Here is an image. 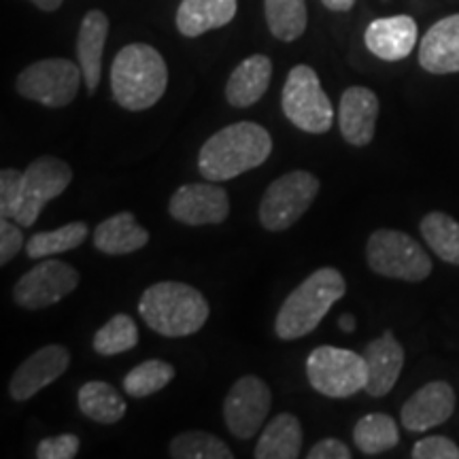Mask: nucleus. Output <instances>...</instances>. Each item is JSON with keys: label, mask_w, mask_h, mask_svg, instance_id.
I'll return each instance as SVG.
<instances>
[{"label": "nucleus", "mask_w": 459, "mask_h": 459, "mask_svg": "<svg viewBox=\"0 0 459 459\" xmlns=\"http://www.w3.org/2000/svg\"><path fill=\"white\" fill-rule=\"evenodd\" d=\"M149 243V232L130 211L108 217L94 230V247L107 255H128Z\"/></svg>", "instance_id": "5701e85b"}, {"label": "nucleus", "mask_w": 459, "mask_h": 459, "mask_svg": "<svg viewBox=\"0 0 459 459\" xmlns=\"http://www.w3.org/2000/svg\"><path fill=\"white\" fill-rule=\"evenodd\" d=\"M108 37V17L99 9L85 13L77 34V60L83 73V82L90 94H94L100 83L102 51Z\"/></svg>", "instance_id": "aec40b11"}, {"label": "nucleus", "mask_w": 459, "mask_h": 459, "mask_svg": "<svg viewBox=\"0 0 459 459\" xmlns=\"http://www.w3.org/2000/svg\"><path fill=\"white\" fill-rule=\"evenodd\" d=\"M364 359L368 366L366 392L372 398H383L398 383L402 366H404V349L394 336V332H383V336L375 338L366 347Z\"/></svg>", "instance_id": "a211bd4d"}, {"label": "nucleus", "mask_w": 459, "mask_h": 459, "mask_svg": "<svg viewBox=\"0 0 459 459\" xmlns=\"http://www.w3.org/2000/svg\"><path fill=\"white\" fill-rule=\"evenodd\" d=\"M308 459H351V451L338 438H324L308 451Z\"/></svg>", "instance_id": "e433bc0d"}, {"label": "nucleus", "mask_w": 459, "mask_h": 459, "mask_svg": "<svg viewBox=\"0 0 459 459\" xmlns=\"http://www.w3.org/2000/svg\"><path fill=\"white\" fill-rule=\"evenodd\" d=\"M82 68L65 57L34 62L17 77V94L28 100L41 102L43 107L60 108L77 99Z\"/></svg>", "instance_id": "1a4fd4ad"}, {"label": "nucleus", "mask_w": 459, "mask_h": 459, "mask_svg": "<svg viewBox=\"0 0 459 459\" xmlns=\"http://www.w3.org/2000/svg\"><path fill=\"white\" fill-rule=\"evenodd\" d=\"M273 153V139L264 126L238 122L215 132L200 149L198 170L209 181L237 179L257 169Z\"/></svg>", "instance_id": "f257e3e1"}, {"label": "nucleus", "mask_w": 459, "mask_h": 459, "mask_svg": "<svg viewBox=\"0 0 459 459\" xmlns=\"http://www.w3.org/2000/svg\"><path fill=\"white\" fill-rule=\"evenodd\" d=\"M273 77L271 57L255 54L234 68L226 83V100L237 108L255 105L266 94Z\"/></svg>", "instance_id": "412c9836"}, {"label": "nucleus", "mask_w": 459, "mask_h": 459, "mask_svg": "<svg viewBox=\"0 0 459 459\" xmlns=\"http://www.w3.org/2000/svg\"><path fill=\"white\" fill-rule=\"evenodd\" d=\"M175 375L177 372L169 361L147 359L126 375L124 392L130 398H147V395L162 392L172 378H175Z\"/></svg>", "instance_id": "7c9ffc66"}, {"label": "nucleus", "mask_w": 459, "mask_h": 459, "mask_svg": "<svg viewBox=\"0 0 459 459\" xmlns=\"http://www.w3.org/2000/svg\"><path fill=\"white\" fill-rule=\"evenodd\" d=\"M347 291L344 277L336 268H319L281 304L274 332L281 341H296L317 328L330 308Z\"/></svg>", "instance_id": "20e7f679"}, {"label": "nucleus", "mask_w": 459, "mask_h": 459, "mask_svg": "<svg viewBox=\"0 0 459 459\" xmlns=\"http://www.w3.org/2000/svg\"><path fill=\"white\" fill-rule=\"evenodd\" d=\"M237 15V0H181L177 9V28L183 37L200 34L230 24Z\"/></svg>", "instance_id": "4be33fe9"}, {"label": "nucleus", "mask_w": 459, "mask_h": 459, "mask_svg": "<svg viewBox=\"0 0 459 459\" xmlns=\"http://www.w3.org/2000/svg\"><path fill=\"white\" fill-rule=\"evenodd\" d=\"M79 273L71 264L60 260H45L30 268L13 287V298L22 308L39 311L60 302L77 290Z\"/></svg>", "instance_id": "f8f14e48"}, {"label": "nucleus", "mask_w": 459, "mask_h": 459, "mask_svg": "<svg viewBox=\"0 0 459 459\" xmlns=\"http://www.w3.org/2000/svg\"><path fill=\"white\" fill-rule=\"evenodd\" d=\"M79 409L91 421L111 423L122 421L126 415V400L122 394L117 392L113 385H108L105 381H90L79 389Z\"/></svg>", "instance_id": "393cba45"}, {"label": "nucleus", "mask_w": 459, "mask_h": 459, "mask_svg": "<svg viewBox=\"0 0 459 459\" xmlns=\"http://www.w3.org/2000/svg\"><path fill=\"white\" fill-rule=\"evenodd\" d=\"M139 344V328H136L134 319L128 315L119 313L107 321L102 328L94 334L91 347L99 355L111 358V355L126 353Z\"/></svg>", "instance_id": "c756f323"}, {"label": "nucleus", "mask_w": 459, "mask_h": 459, "mask_svg": "<svg viewBox=\"0 0 459 459\" xmlns=\"http://www.w3.org/2000/svg\"><path fill=\"white\" fill-rule=\"evenodd\" d=\"M68 366H71L68 349L62 347V344H48V347L32 353L15 370L9 383V395L15 402L30 400L32 395H37L41 389L51 385V383L65 375Z\"/></svg>", "instance_id": "4468645a"}, {"label": "nucleus", "mask_w": 459, "mask_h": 459, "mask_svg": "<svg viewBox=\"0 0 459 459\" xmlns=\"http://www.w3.org/2000/svg\"><path fill=\"white\" fill-rule=\"evenodd\" d=\"M325 9L330 11H338V13H344V11H351L355 0H321Z\"/></svg>", "instance_id": "4c0bfd02"}, {"label": "nucleus", "mask_w": 459, "mask_h": 459, "mask_svg": "<svg viewBox=\"0 0 459 459\" xmlns=\"http://www.w3.org/2000/svg\"><path fill=\"white\" fill-rule=\"evenodd\" d=\"M22 175L24 172L4 169L0 172V215L13 220L17 203H20V192H22Z\"/></svg>", "instance_id": "473e14b6"}, {"label": "nucleus", "mask_w": 459, "mask_h": 459, "mask_svg": "<svg viewBox=\"0 0 459 459\" xmlns=\"http://www.w3.org/2000/svg\"><path fill=\"white\" fill-rule=\"evenodd\" d=\"M273 406V394L260 377L238 378L223 400V419L230 434L249 440L260 432Z\"/></svg>", "instance_id": "9b49d317"}, {"label": "nucleus", "mask_w": 459, "mask_h": 459, "mask_svg": "<svg viewBox=\"0 0 459 459\" xmlns=\"http://www.w3.org/2000/svg\"><path fill=\"white\" fill-rule=\"evenodd\" d=\"M22 247H24L22 226L15 220L3 217V220H0V264H9L17 254H20Z\"/></svg>", "instance_id": "c9c22d12"}, {"label": "nucleus", "mask_w": 459, "mask_h": 459, "mask_svg": "<svg viewBox=\"0 0 459 459\" xmlns=\"http://www.w3.org/2000/svg\"><path fill=\"white\" fill-rule=\"evenodd\" d=\"M307 377L315 392L325 398H349L368 383L364 355L338 347H317L307 359Z\"/></svg>", "instance_id": "0eeeda50"}, {"label": "nucleus", "mask_w": 459, "mask_h": 459, "mask_svg": "<svg viewBox=\"0 0 459 459\" xmlns=\"http://www.w3.org/2000/svg\"><path fill=\"white\" fill-rule=\"evenodd\" d=\"M366 260L372 273L409 283H419L432 273L428 251L400 230L383 228L372 232L366 245Z\"/></svg>", "instance_id": "39448f33"}, {"label": "nucleus", "mask_w": 459, "mask_h": 459, "mask_svg": "<svg viewBox=\"0 0 459 459\" xmlns=\"http://www.w3.org/2000/svg\"><path fill=\"white\" fill-rule=\"evenodd\" d=\"M319 194V179L307 170H294L274 179L260 203V223L271 232H283L307 213Z\"/></svg>", "instance_id": "6e6552de"}, {"label": "nucleus", "mask_w": 459, "mask_h": 459, "mask_svg": "<svg viewBox=\"0 0 459 459\" xmlns=\"http://www.w3.org/2000/svg\"><path fill=\"white\" fill-rule=\"evenodd\" d=\"M455 411V392L446 381H432L412 394L402 406V426L409 432H428Z\"/></svg>", "instance_id": "2eb2a0df"}, {"label": "nucleus", "mask_w": 459, "mask_h": 459, "mask_svg": "<svg viewBox=\"0 0 459 459\" xmlns=\"http://www.w3.org/2000/svg\"><path fill=\"white\" fill-rule=\"evenodd\" d=\"M175 459H232V451L223 440L209 432H186L170 443Z\"/></svg>", "instance_id": "2f4dec72"}, {"label": "nucleus", "mask_w": 459, "mask_h": 459, "mask_svg": "<svg viewBox=\"0 0 459 459\" xmlns=\"http://www.w3.org/2000/svg\"><path fill=\"white\" fill-rule=\"evenodd\" d=\"M302 451V426L291 412L274 417L257 440L254 455L257 459H296Z\"/></svg>", "instance_id": "b1692460"}, {"label": "nucleus", "mask_w": 459, "mask_h": 459, "mask_svg": "<svg viewBox=\"0 0 459 459\" xmlns=\"http://www.w3.org/2000/svg\"><path fill=\"white\" fill-rule=\"evenodd\" d=\"M421 234L440 260L459 266V221L440 211H432L423 217Z\"/></svg>", "instance_id": "c85d7f7f"}, {"label": "nucleus", "mask_w": 459, "mask_h": 459, "mask_svg": "<svg viewBox=\"0 0 459 459\" xmlns=\"http://www.w3.org/2000/svg\"><path fill=\"white\" fill-rule=\"evenodd\" d=\"M73 170L71 166L62 160L43 156L28 166L22 175V192L20 203L13 220L22 228L34 226V221L41 215L43 206L65 194V189L71 186Z\"/></svg>", "instance_id": "9d476101"}, {"label": "nucleus", "mask_w": 459, "mask_h": 459, "mask_svg": "<svg viewBox=\"0 0 459 459\" xmlns=\"http://www.w3.org/2000/svg\"><path fill=\"white\" fill-rule=\"evenodd\" d=\"M364 41L370 54L381 60H404L417 45V22L409 15L381 17L366 28Z\"/></svg>", "instance_id": "f3484780"}, {"label": "nucleus", "mask_w": 459, "mask_h": 459, "mask_svg": "<svg viewBox=\"0 0 459 459\" xmlns=\"http://www.w3.org/2000/svg\"><path fill=\"white\" fill-rule=\"evenodd\" d=\"M415 459H459V446L445 436H428L412 446Z\"/></svg>", "instance_id": "f704fd0d"}, {"label": "nucleus", "mask_w": 459, "mask_h": 459, "mask_svg": "<svg viewBox=\"0 0 459 459\" xmlns=\"http://www.w3.org/2000/svg\"><path fill=\"white\" fill-rule=\"evenodd\" d=\"M90 228L83 221H73L66 226L49 230V232H37L26 240V255L32 260H43L57 254H65L79 247L88 238Z\"/></svg>", "instance_id": "cd10ccee"}, {"label": "nucleus", "mask_w": 459, "mask_h": 459, "mask_svg": "<svg viewBox=\"0 0 459 459\" xmlns=\"http://www.w3.org/2000/svg\"><path fill=\"white\" fill-rule=\"evenodd\" d=\"M353 443L364 455H378L400 443L398 423L385 412H372L355 423Z\"/></svg>", "instance_id": "a878e982"}, {"label": "nucleus", "mask_w": 459, "mask_h": 459, "mask_svg": "<svg viewBox=\"0 0 459 459\" xmlns=\"http://www.w3.org/2000/svg\"><path fill=\"white\" fill-rule=\"evenodd\" d=\"M169 68L162 54L147 43H130L115 56L111 66L113 99L126 111H145L162 99Z\"/></svg>", "instance_id": "f03ea898"}, {"label": "nucleus", "mask_w": 459, "mask_h": 459, "mask_svg": "<svg viewBox=\"0 0 459 459\" xmlns=\"http://www.w3.org/2000/svg\"><path fill=\"white\" fill-rule=\"evenodd\" d=\"M169 213L186 226H217L230 213L228 192L215 181L189 183L170 196Z\"/></svg>", "instance_id": "ddd939ff"}, {"label": "nucleus", "mask_w": 459, "mask_h": 459, "mask_svg": "<svg viewBox=\"0 0 459 459\" xmlns=\"http://www.w3.org/2000/svg\"><path fill=\"white\" fill-rule=\"evenodd\" d=\"M338 328H341L342 332H347V334H351V332L355 330V317L353 315H341V317H338Z\"/></svg>", "instance_id": "58836bf2"}, {"label": "nucleus", "mask_w": 459, "mask_h": 459, "mask_svg": "<svg viewBox=\"0 0 459 459\" xmlns=\"http://www.w3.org/2000/svg\"><path fill=\"white\" fill-rule=\"evenodd\" d=\"M281 107L285 117L308 134H325L334 122L328 94L321 88L317 73L307 65H298L287 74Z\"/></svg>", "instance_id": "423d86ee"}, {"label": "nucleus", "mask_w": 459, "mask_h": 459, "mask_svg": "<svg viewBox=\"0 0 459 459\" xmlns=\"http://www.w3.org/2000/svg\"><path fill=\"white\" fill-rule=\"evenodd\" d=\"M378 117V99L368 88L344 90L341 107H338V124L342 139L353 147H366L375 139Z\"/></svg>", "instance_id": "dca6fc26"}, {"label": "nucleus", "mask_w": 459, "mask_h": 459, "mask_svg": "<svg viewBox=\"0 0 459 459\" xmlns=\"http://www.w3.org/2000/svg\"><path fill=\"white\" fill-rule=\"evenodd\" d=\"M139 313L158 334L181 338L196 334L206 324L209 302L196 287L181 281H160L143 291Z\"/></svg>", "instance_id": "7ed1b4c3"}, {"label": "nucleus", "mask_w": 459, "mask_h": 459, "mask_svg": "<svg viewBox=\"0 0 459 459\" xmlns=\"http://www.w3.org/2000/svg\"><path fill=\"white\" fill-rule=\"evenodd\" d=\"M79 438L74 434H60L45 438L37 446L39 459H73L79 453Z\"/></svg>", "instance_id": "72a5a7b5"}, {"label": "nucleus", "mask_w": 459, "mask_h": 459, "mask_svg": "<svg viewBox=\"0 0 459 459\" xmlns=\"http://www.w3.org/2000/svg\"><path fill=\"white\" fill-rule=\"evenodd\" d=\"M419 65L434 74L459 73V13L445 17L419 45Z\"/></svg>", "instance_id": "6ab92c4d"}, {"label": "nucleus", "mask_w": 459, "mask_h": 459, "mask_svg": "<svg viewBox=\"0 0 459 459\" xmlns=\"http://www.w3.org/2000/svg\"><path fill=\"white\" fill-rule=\"evenodd\" d=\"M268 28L279 41L291 43L307 30V0H264Z\"/></svg>", "instance_id": "bb28decb"}, {"label": "nucleus", "mask_w": 459, "mask_h": 459, "mask_svg": "<svg viewBox=\"0 0 459 459\" xmlns=\"http://www.w3.org/2000/svg\"><path fill=\"white\" fill-rule=\"evenodd\" d=\"M30 3L41 11H56V9H60L62 0H30Z\"/></svg>", "instance_id": "ea45409f"}]
</instances>
